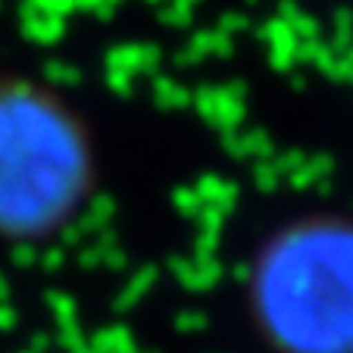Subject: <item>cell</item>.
<instances>
[{"label":"cell","mask_w":353,"mask_h":353,"mask_svg":"<svg viewBox=\"0 0 353 353\" xmlns=\"http://www.w3.org/2000/svg\"><path fill=\"white\" fill-rule=\"evenodd\" d=\"M100 188V147L75 100L38 75H0V244L63 238Z\"/></svg>","instance_id":"1"},{"label":"cell","mask_w":353,"mask_h":353,"mask_svg":"<svg viewBox=\"0 0 353 353\" xmlns=\"http://www.w3.org/2000/svg\"><path fill=\"white\" fill-rule=\"evenodd\" d=\"M241 310L263 353H353V216L297 213L263 232Z\"/></svg>","instance_id":"2"}]
</instances>
